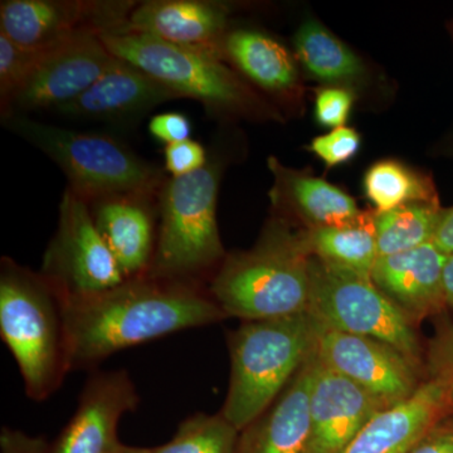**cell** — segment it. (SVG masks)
Returning <instances> with one entry per match:
<instances>
[{"instance_id": "cell-1", "label": "cell", "mask_w": 453, "mask_h": 453, "mask_svg": "<svg viewBox=\"0 0 453 453\" xmlns=\"http://www.w3.org/2000/svg\"><path fill=\"white\" fill-rule=\"evenodd\" d=\"M70 371L124 349L226 319L201 283L131 277L109 290L62 301Z\"/></svg>"}, {"instance_id": "cell-2", "label": "cell", "mask_w": 453, "mask_h": 453, "mask_svg": "<svg viewBox=\"0 0 453 453\" xmlns=\"http://www.w3.org/2000/svg\"><path fill=\"white\" fill-rule=\"evenodd\" d=\"M208 291L226 318L266 320L308 311L310 256L300 231L271 220L251 250L226 256Z\"/></svg>"}, {"instance_id": "cell-3", "label": "cell", "mask_w": 453, "mask_h": 453, "mask_svg": "<svg viewBox=\"0 0 453 453\" xmlns=\"http://www.w3.org/2000/svg\"><path fill=\"white\" fill-rule=\"evenodd\" d=\"M318 321L309 314L244 321L229 338L231 377L220 413L238 432L276 401L315 351Z\"/></svg>"}, {"instance_id": "cell-4", "label": "cell", "mask_w": 453, "mask_h": 453, "mask_svg": "<svg viewBox=\"0 0 453 453\" xmlns=\"http://www.w3.org/2000/svg\"><path fill=\"white\" fill-rule=\"evenodd\" d=\"M0 335L17 362L27 395L46 401L70 372L62 300L40 273L9 257L0 265Z\"/></svg>"}, {"instance_id": "cell-5", "label": "cell", "mask_w": 453, "mask_h": 453, "mask_svg": "<svg viewBox=\"0 0 453 453\" xmlns=\"http://www.w3.org/2000/svg\"><path fill=\"white\" fill-rule=\"evenodd\" d=\"M3 124L43 151L62 169L68 188L88 204L112 196L159 195L163 172L118 140L33 120L26 115L3 118Z\"/></svg>"}, {"instance_id": "cell-6", "label": "cell", "mask_w": 453, "mask_h": 453, "mask_svg": "<svg viewBox=\"0 0 453 453\" xmlns=\"http://www.w3.org/2000/svg\"><path fill=\"white\" fill-rule=\"evenodd\" d=\"M101 40L113 56L135 65L178 98L198 101L210 112L256 119L279 116L211 50L178 46L127 29L107 33Z\"/></svg>"}, {"instance_id": "cell-7", "label": "cell", "mask_w": 453, "mask_h": 453, "mask_svg": "<svg viewBox=\"0 0 453 453\" xmlns=\"http://www.w3.org/2000/svg\"><path fill=\"white\" fill-rule=\"evenodd\" d=\"M222 164L213 157L203 168L164 181L159 193V228L151 266L146 275L199 282L222 264L217 202Z\"/></svg>"}, {"instance_id": "cell-8", "label": "cell", "mask_w": 453, "mask_h": 453, "mask_svg": "<svg viewBox=\"0 0 453 453\" xmlns=\"http://www.w3.org/2000/svg\"><path fill=\"white\" fill-rule=\"evenodd\" d=\"M308 311L321 326L380 340L413 365H421V345L412 321L371 277L310 257Z\"/></svg>"}, {"instance_id": "cell-9", "label": "cell", "mask_w": 453, "mask_h": 453, "mask_svg": "<svg viewBox=\"0 0 453 453\" xmlns=\"http://www.w3.org/2000/svg\"><path fill=\"white\" fill-rule=\"evenodd\" d=\"M62 301L109 290L127 280L85 199L65 190L56 234L40 271Z\"/></svg>"}, {"instance_id": "cell-10", "label": "cell", "mask_w": 453, "mask_h": 453, "mask_svg": "<svg viewBox=\"0 0 453 453\" xmlns=\"http://www.w3.org/2000/svg\"><path fill=\"white\" fill-rule=\"evenodd\" d=\"M118 61L101 35L85 33L42 49L23 85L2 107V119L57 110L81 96Z\"/></svg>"}, {"instance_id": "cell-11", "label": "cell", "mask_w": 453, "mask_h": 453, "mask_svg": "<svg viewBox=\"0 0 453 453\" xmlns=\"http://www.w3.org/2000/svg\"><path fill=\"white\" fill-rule=\"evenodd\" d=\"M138 2L127 0H5L0 33L25 47H44L85 33L122 31Z\"/></svg>"}, {"instance_id": "cell-12", "label": "cell", "mask_w": 453, "mask_h": 453, "mask_svg": "<svg viewBox=\"0 0 453 453\" xmlns=\"http://www.w3.org/2000/svg\"><path fill=\"white\" fill-rule=\"evenodd\" d=\"M319 324V323H318ZM316 357L330 371L392 407L418 389V366L380 340L327 329L319 324Z\"/></svg>"}, {"instance_id": "cell-13", "label": "cell", "mask_w": 453, "mask_h": 453, "mask_svg": "<svg viewBox=\"0 0 453 453\" xmlns=\"http://www.w3.org/2000/svg\"><path fill=\"white\" fill-rule=\"evenodd\" d=\"M140 396L127 371L97 372L86 383L79 407L50 453H118L119 422L138 408Z\"/></svg>"}, {"instance_id": "cell-14", "label": "cell", "mask_w": 453, "mask_h": 453, "mask_svg": "<svg viewBox=\"0 0 453 453\" xmlns=\"http://www.w3.org/2000/svg\"><path fill=\"white\" fill-rule=\"evenodd\" d=\"M388 405L316 357L310 393V431L305 453H342L372 417Z\"/></svg>"}, {"instance_id": "cell-15", "label": "cell", "mask_w": 453, "mask_h": 453, "mask_svg": "<svg viewBox=\"0 0 453 453\" xmlns=\"http://www.w3.org/2000/svg\"><path fill=\"white\" fill-rule=\"evenodd\" d=\"M453 395L440 381H423L410 398L375 414L342 453H410L452 412Z\"/></svg>"}, {"instance_id": "cell-16", "label": "cell", "mask_w": 453, "mask_h": 453, "mask_svg": "<svg viewBox=\"0 0 453 453\" xmlns=\"http://www.w3.org/2000/svg\"><path fill=\"white\" fill-rule=\"evenodd\" d=\"M447 259V253L429 242L411 251L378 257L371 279L413 323L446 306L443 273Z\"/></svg>"}, {"instance_id": "cell-17", "label": "cell", "mask_w": 453, "mask_h": 453, "mask_svg": "<svg viewBox=\"0 0 453 453\" xmlns=\"http://www.w3.org/2000/svg\"><path fill=\"white\" fill-rule=\"evenodd\" d=\"M178 98L129 62L118 61L94 85L57 110L77 120L121 124L142 118L154 107Z\"/></svg>"}, {"instance_id": "cell-18", "label": "cell", "mask_w": 453, "mask_h": 453, "mask_svg": "<svg viewBox=\"0 0 453 453\" xmlns=\"http://www.w3.org/2000/svg\"><path fill=\"white\" fill-rule=\"evenodd\" d=\"M228 14L226 5L219 2L149 0L136 4L124 29L219 57L220 42L228 32Z\"/></svg>"}, {"instance_id": "cell-19", "label": "cell", "mask_w": 453, "mask_h": 453, "mask_svg": "<svg viewBox=\"0 0 453 453\" xmlns=\"http://www.w3.org/2000/svg\"><path fill=\"white\" fill-rule=\"evenodd\" d=\"M267 166L273 177L270 190L273 208L296 217L305 229L353 225L366 214L353 196L308 170L288 168L275 157H268Z\"/></svg>"}, {"instance_id": "cell-20", "label": "cell", "mask_w": 453, "mask_h": 453, "mask_svg": "<svg viewBox=\"0 0 453 453\" xmlns=\"http://www.w3.org/2000/svg\"><path fill=\"white\" fill-rule=\"evenodd\" d=\"M316 351L281 395L240 434L237 453H305Z\"/></svg>"}, {"instance_id": "cell-21", "label": "cell", "mask_w": 453, "mask_h": 453, "mask_svg": "<svg viewBox=\"0 0 453 453\" xmlns=\"http://www.w3.org/2000/svg\"><path fill=\"white\" fill-rule=\"evenodd\" d=\"M149 198L112 196L89 204L98 232L127 279L146 275L157 242Z\"/></svg>"}, {"instance_id": "cell-22", "label": "cell", "mask_w": 453, "mask_h": 453, "mask_svg": "<svg viewBox=\"0 0 453 453\" xmlns=\"http://www.w3.org/2000/svg\"><path fill=\"white\" fill-rule=\"evenodd\" d=\"M219 57L273 96H288L299 88L296 58L266 33L247 28L226 32L220 42Z\"/></svg>"}, {"instance_id": "cell-23", "label": "cell", "mask_w": 453, "mask_h": 453, "mask_svg": "<svg viewBox=\"0 0 453 453\" xmlns=\"http://www.w3.org/2000/svg\"><path fill=\"white\" fill-rule=\"evenodd\" d=\"M295 58L310 79L350 88L365 79L362 59L316 19H308L294 35Z\"/></svg>"}, {"instance_id": "cell-24", "label": "cell", "mask_w": 453, "mask_h": 453, "mask_svg": "<svg viewBox=\"0 0 453 453\" xmlns=\"http://www.w3.org/2000/svg\"><path fill=\"white\" fill-rule=\"evenodd\" d=\"M300 234L310 257L371 277L378 259L374 211L353 225L303 229Z\"/></svg>"}, {"instance_id": "cell-25", "label": "cell", "mask_w": 453, "mask_h": 453, "mask_svg": "<svg viewBox=\"0 0 453 453\" xmlns=\"http://www.w3.org/2000/svg\"><path fill=\"white\" fill-rule=\"evenodd\" d=\"M443 213L440 203H411L395 210L374 211L378 257L434 242Z\"/></svg>"}, {"instance_id": "cell-26", "label": "cell", "mask_w": 453, "mask_h": 453, "mask_svg": "<svg viewBox=\"0 0 453 453\" xmlns=\"http://www.w3.org/2000/svg\"><path fill=\"white\" fill-rule=\"evenodd\" d=\"M363 188L375 211H387L411 203H440L431 178L398 160L372 164Z\"/></svg>"}, {"instance_id": "cell-27", "label": "cell", "mask_w": 453, "mask_h": 453, "mask_svg": "<svg viewBox=\"0 0 453 453\" xmlns=\"http://www.w3.org/2000/svg\"><path fill=\"white\" fill-rule=\"evenodd\" d=\"M240 434L222 413H196L179 425L177 434L153 453H237Z\"/></svg>"}, {"instance_id": "cell-28", "label": "cell", "mask_w": 453, "mask_h": 453, "mask_svg": "<svg viewBox=\"0 0 453 453\" xmlns=\"http://www.w3.org/2000/svg\"><path fill=\"white\" fill-rule=\"evenodd\" d=\"M43 47H25L9 40L0 33V106L23 85L37 64Z\"/></svg>"}, {"instance_id": "cell-29", "label": "cell", "mask_w": 453, "mask_h": 453, "mask_svg": "<svg viewBox=\"0 0 453 453\" xmlns=\"http://www.w3.org/2000/svg\"><path fill=\"white\" fill-rule=\"evenodd\" d=\"M362 138L351 127H339L310 142L309 150L323 160L327 168L350 162L359 151Z\"/></svg>"}, {"instance_id": "cell-30", "label": "cell", "mask_w": 453, "mask_h": 453, "mask_svg": "<svg viewBox=\"0 0 453 453\" xmlns=\"http://www.w3.org/2000/svg\"><path fill=\"white\" fill-rule=\"evenodd\" d=\"M353 89L327 86L319 88L315 97V120L327 129L344 127L354 105Z\"/></svg>"}, {"instance_id": "cell-31", "label": "cell", "mask_w": 453, "mask_h": 453, "mask_svg": "<svg viewBox=\"0 0 453 453\" xmlns=\"http://www.w3.org/2000/svg\"><path fill=\"white\" fill-rule=\"evenodd\" d=\"M165 169L173 178L184 177L203 168L208 162V153L195 140L166 145Z\"/></svg>"}, {"instance_id": "cell-32", "label": "cell", "mask_w": 453, "mask_h": 453, "mask_svg": "<svg viewBox=\"0 0 453 453\" xmlns=\"http://www.w3.org/2000/svg\"><path fill=\"white\" fill-rule=\"evenodd\" d=\"M429 380L440 381L453 395V325L442 330L428 351Z\"/></svg>"}, {"instance_id": "cell-33", "label": "cell", "mask_w": 453, "mask_h": 453, "mask_svg": "<svg viewBox=\"0 0 453 453\" xmlns=\"http://www.w3.org/2000/svg\"><path fill=\"white\" fill-rule=\"evenodd\" d=\"M149 131L155 139L165 142L166 145L177 144L190 139L192 125L189 119L183 113H157L149 122Z\"/></svg>"}, {"instance_id": "cell-34", "label": "cell", "mask_w": 453, "mask_h": 453, "mask_svg": "<svg viewBox=\"0 0 453 453\" xmlns=\"http://www.w3.org/2000/svg\"><path fill=\"white\" fill-rule=\"evenodd\" d=\"M0 449L2 453H50L46 440L42 437H32L17 429L3 428L0 434Z\"/></svg>"}, {"instance_id": "cell-35", "label": "cell", "mask_w": 453, "mask_h": 453, "mask_svg": "<svg viewBox=\"0 0 453 453\" xmlns=\"http://www.w3.org/2000/svg\"><path fill=\"white\" fill-rule=\"evenodd\" d=\"M410 453H453V425L442 419L429 429Z\"/></svg>"}, {"instance_id": "cell-36", "label": "cell", "mask_w": 453, "mask_h": 453, "mask_svg": "<svg viewBox=\"0 0 453 453\" xmlns=\"http://www.w3.org/2000/svg\"><path fill=\"white\" fill-rule=\"evenodd\" d=\"M434 244L441 250L452 255L453 253V207L449 210H445L442 220H441L440 226H438L437 234L434 235Z\"/></svg>"}, {"instance_id": "cell-37", "label": "cell", "mask_w": 453, "mask_h": 453, "mask_svg": "<svg viewBox=\"0 0 453 453\" xmlns=\"http://www.w3.org/2000/svg\"><path fill=\"white\" fill-rule=\"evenodd\" d=\"M443 286H445L446 306L453 310V253L449 256L443 273Z\"/></svg>"}, {"instance_id": "cell-38", "label": "cell", "mask_w": 453, "mask_h": 453, "mask_svg": "<svg viewBox=\"0 0 453 453\" xmlns=\"http://www.w3.org/2000/svg\"><path fill=\"white\" fill-rule=\"evenodd\" d=\"M118 453H153L149 449H140V447H130L122 445L120 451Z\"/></svg>"}, {"instance_id": "cell-39", "label": "cell", "mask_w": 453, "mask_h": 453, "mask_svg": "<svg viewBox=\"0 0 453 453\" xmlns=\"http://www.w3.org/2000/svg\"><path fill=\"white\" fill-rule=\"evenodd\" d=\"M452 412H453V408H452Z\"/></svg>"}]
</instances>
